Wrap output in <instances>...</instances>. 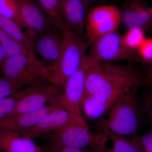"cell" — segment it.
<instances>
[{
    "label": "cell",
    "mask_w": 152,
    "mask_h": 152,
    "mask_svg": "<svg viewBox=\"0 0 152 152\" xmlns=\"http://www.w3.org/2000/svg\"><path fill=\"white\" fill-rule=\"evenodd\" d=\"M89 58L87 93L112 106L120 100L135 99L138 89L145 82L135 68L129 65L96 62Z\"/></svg>",
    "instance_id": "6da1fadb"
},
{
    "label": "cell",
    "mask_w": 152,
    "mask_h": 152,
    "mask_svg": "<svg viewBox=\"0 0 152 152\" xmlns=\"http://www.w3.org/2000/svg\"><path fill=\"white\" fill-rule=\"evenodd\" d=\"M3 76L23 87L50 83V71L32 53L7 57L0 66Z\"/></svg>",
    "instance_id": "7a4b0ae2"
},
{
    "label": "cell",
    "mask_w": 152,
    "mask_h": 152,
    "mask_svg": "<svg viewBox=\"0 0 152 152\" xmlns=\"http://www.w3.org/2000/svg\"><path fill=\"white\" fill-rule=\"evenodd\" d=\"M62 33L61 53L50 80V84L59 89H63L67 80L81 66L87 56L88 46V43L81 37L69 29Z\"/></svg>",
    "instance_id": "3957f363"
},
{
    "label": "cell",
    "mask_w": 152,
    "mask_h": 152,
    "mask_svg": "<svg viewBox=\"0 0 152 152\" xmlns=\"http://www.w3.org/2000/svg\"><path fill=\"white\" fill-rule=\"evenodd\" d=\"M135 99L117 101L100 119L96 133L127 137L134 134L139 128L140 112Z\"/></svg>",
    "instance_id": "277c9868"
},
{
    "label": "cell",
    "mask_w": 152,
    "mask_h": 152,
    "mask_svg": "<svg viewBox=\"0 0 152 152\" xmlns=\"http://www.w3.org/2000/svg\"><path fill=\"white\" fill-rule=\"evenodd\" d=\"M96 135L91 132L83 117H74L70 122L48 138V147H70L85 150L92 148Z\"/></svg>",
    "instance_id": "5b68a950"
},
{
    "label": "cell",
    "mask_w": 152,
    "mask_h": 152,
    "mask_svg": "<svg viewBox=\"0 0 152 152\" xmlns=\"http://www.w3.org/2000/svg\"><path fill=\"white\" fill-rule=\"evenodd\" d=\"M121 23V12L113 5L97 6L87 15L85 34L88 43L116 31Z\"/></svg>",
    "instance_id": "8992f818"
},
{
    "label": "cell",
    "mask_w": 152,
    "mask_h": 152,
    "mask_svg": "<svg viewBox=\"0 0 152 152\" xmlns=\"http://www.w3.org/2000/svg\"><path fill=\"white\" fill-rule=\"evenodd\" d=\"M91 45L88 56L96 62L132 61L134 57V51L126 47L123 35L117 31L97 39Z\"/></svg>",
    "instance_id": "52a82bcc"
},
{
    "label": "cell",
    "mask_w": 152,
    "mask_h": 152,
    "mask_svg": "<svg viewBox=\"0 0 152 152\" xmlns=\"http://www.w3.org/2000/svg\"><path fill=\"white\" fill-rule=\"evenodd\" d=\"M90 61L87 56L80 68L67 80L58 104L75 117H81L82 103L86 93L87 71Z\"/></svg>",
    "instance_id": "ba28073f"
},
{
    "label": "cell",
    "mask_w": 152,
    "mask_h": 152,
    "mask_svg": "<svg viewBox=\"0 0 152 152\" xmlns=\"http://www.w3.org/2000/svg\"><path fill=\"white\" fill-rule=\"evenodd\" d=\"M62 45V33L56 28L42 33L33 39V53L50 71L51 75L58 62Z\"/></svg>",
    "instance_id": "9c48e42d"
},
{
    "label": "cell",
    "mask_w": 152,
    "mask_h": 152,
    "mask_svg": "<svg viewBox=\"0 0 152 152\" xmlns=\"http://www.w3.org/2000/svg\"><path fill=\"white\" fill-rule=\"evenodd\" d=\"M59 89L51 84L35 85L28 94L17 103L8 117L16 114L36 111L53 104H58L62 93Z\"/></svg>",
    "instance_id": "30bf717a"
},
{
    "label": "cell",
    "mask_w": 152,
    "mask_h": 152,
    "mask_svg": "<svg viewBox=\"0 0 152 152\" xmlns=\"http://www.w3.org/2000/svg\"><path fill=\"white\" fill-rule=\"evenodd\" d=\"M18 1L24 29L31 39H33L36 36L56 28L49 21L37 2Z\"/></svg>",
    "instance_id": "8fae6325"
},
{
    "label": "cell",
    "mask_w": 152,
    "mask_h": 152,
    "mask_svg": "<svg viewBox=\"0 0 152 152\" xmlns=\"http://www.w3.org/2000/svg\"><path fill=\"white\" fill-rule=\"evenodd\" d=\"M74 117L64 108L59 107L48 114L34 126L20 134L34 140L59 130L70 122Z\"/></svg>",
    "instance_id": "7c38bea8"
},
{
    "label": "cell",
    "mask_w": 152,
    "mask_h": 152,
    "mask_svg": "<svg viewBox=\"0 0 152 152\" xmlns=\"http://www.w3.org/2000/svg\"><path fill=\"white\" fill-rule=\"evenodd\" d=\"M94 145L97 152H143L138 137L132 139L111 134L96 133Z\"/></svg>",
    "instance_id": "4fadbf2b"
},
{
    "label": "cell",
    "mask_w": 152,
    "mask_h": 152,
    "mask_svg": "<svg viewBox=\"0 0 152 152\" xmlns=\"http://www.w3.org/2000/svg\"><path fill=\"white\" fill-rule=\"evenodd\" d=\"M60 106L53 104L36 111L27 112L13 115L0 119V127L20 134L36 126L52 111Z\"/></svg>",
    "instance_id": "5bb4252c"
},
{
    "label": "cell",
    "mask_w": 152,
    "mask_h": 152,
    "mask_svg": "<svg viewBox=\"0 0 152 152\" xmlns=\"http://www.w3.org/2000/svg\"><path fill=\"white\" fill-rule=\"evenodd\" d=\"M61 11L67 28L80 37L84 34L87 8L82 0H59Z\"/></svg>",
    "instance_id": "9a60e30c"
},
{
    "label": "cell",
    "mask_w": 152,
    "mask_h": 152,
    "mask_svg": "<svg viewBox=\"0 0 152 152\" xmlns=\"http://www.w3.org/2000/svg\"><path fill=\"white\" fill-rule=\"evenodd\" d=\"M150 7L144 0H128L121 12V23L127 30L149 27L151 15Z\"/></svg>",
    "instance_id": "2e32d148"
},
{
    "label": "cell",
    "mask_w": 152,
    "mask_h": 152,
    "mask_svg": "<svg viewBox=\"0 0 152 152\" xmlns=\"http://www.w3.org/2000/svg\"><path fill=\"white\" fill-rule=\"evenodd\" d=\"M0 151L2 152H44L33 141L20 133L0 127Z\"/></svg>",
    "instance_id": "e0dca14e"
},
{
    "label": "cell",
    "mask_w": 152,
    "mask_h": 152,
    "mask_svg": "<svg viewBox=\"0 0 152 152\" xmlns=\"http://www.w3.org/2000/svg\"><path fill=\"white\" fill-rule=\"evenodd\" d=\"M111 106L107 103L98 99L86 92L82 102V110L89 119H100Z\"/></svg>",
    "instance_id": "ac0fdd59"
},
{
    "label": "cell",
    "mask_w": 152,
    "mask_h": 152,
    "mask_svg": "<svg viewBox=\"0 0 152 152\" xmlns=\"http://www.w3.org/2000/svg\"><path fill=\"white\" fill-rule=\"evenodd\" d=\"M49 21L61 32L67 28L63 19L59 0H37Z\"/></svg>",
    "instance_id": "d6986e66"
},
{
    "label": "cell",
    "mask_w": 152,
    "mask_h": 152,
    "mask_svg": "<svg viewBox=\"0 0 152 152\" xmlns=\"http://www.w3.org/2000/svg\"><path fill=\"white\" fill-rule=\"evenodd\" d=\"M0 28L33 53V40L18 23L12 19L0 15Z\"/></svg>",
    "instance_id": "ffe728a7"
},
{
    "label": "cell",
    "mask_w": 152,
    "mask_h": 152,
    "mask_svg": "<svg viewBox=\"0 0 152 152\" xmlns=\"http://www.w3.org/2000/svg\"><path fill=\"white\" fill-rule=\"evenodd\" d=\"M0 44L7 57L20 54H33L23 45L9 35L1 28Z\"/></svg>",
    "instance_id": "44dd1931"
},
{
    "label": "cell",
    "mask_w": 152,
    "mask_h": 152,
    "mask_svg": "<svg viewBox=\"0 0 152 152\" xmlns=\"http://www.w3.org/2000/svg\"><path fill=\"white\" fill-rule=\"evenodd\" d=\"M0 15L12 19L24 29L18 0H0Z\"/></svg>",
    "instance_id": "7402d4cb"
},
{
    "label": "cell",
    "mask_w": 152,
    "mask_h": 152,
    "mask_svg": "<svg viewBox=\"0 0 152 152\" xmlns=\"http://www.w3.org/2000/svg\"><path fill=\"white\" fill-rule=\"evenodd\" d=\"M144 29L134 27L127 30L123 35V41L127 48L134 51L137 50L145 39Z\"/></svg>",
    "instance_id": "603a6c76"
},
{
    "label": "cell",
    "mask_w": 152,
    "mask_h": 152,
    "mask_svg": "<svg viewBox=\"0 0 152 152\" xmlns=\"http://www.w3.org/2000/svg\"><path fill=\"white\" fill-rule=\"evenodd\" d=\"M31 89L30 86L24 88L15 94L0 102V119L8 115L15 108L18 102L28 94Z\"/></svg>",
    "instance_id": "cb8c5ba5"
},
{
    "label": "cell",
    "mask_w": 152,
    "mask_h": 152,
    "mask_svg": "<svg viewBox=\"0 0 152 152\" xmlns=\"http://www.w3.org/2000/svg\"><path fill=\"white\" fill-rule=\"evenodd\" d=\"M24 88L4 76L0 77V102L15 94Z\"/></svg>",
    "instance_id": "d4e9b609"
},
{
    "label": "cell",
    "mask_w": 152,
    "mask_h": 152,
    "mask_svg": "<svg viewBox=\"0 0 152 152\" xmlns=\"http://www.w3.org/2000/svg\"><path fill=\"white\" fill-rule=\"evenodd\" d=\"M137 50L142 61L145 63L152 62V38H146Z\"/></svg>",
    "instance_id": "484cf974"
},
{
    "label": "cell",
    "mask_w": 152,
    "mask_h": 152,
    "mask_svg": "<svg viewBox=\"0 0 152 152\" xmlns=\"http://www.w3.org/2000/svg\"><path fill=\"white\" fill-rule=\"evenodd\" d=\"M141 107L150 122L152 124V92L145 93L143 96Z\"/></svg>",
    "instance_id": "4316f807"
},
{
    "label": "cell",
    "mask_w": 152,
    "mask_h": 152,
    "mask_svg": "<svg viewBox=\"0 0 152 152\" xmlns=\"http://www.w3.org/2000/svg\"><path fill=\"white\" fill-rule=\"evenodd\" d=\"M138 138L143 152H152V132Z\"/></svg>",
    "instance_id": "83f0119b"
},
{
    "label": "cell",
    "mask_w": 152,
    "mask_h": 152,
    "mask_svg": "<svg viewBox=\"0 0 152 152\" xmlns=\"http://www.w3.org/2000/svg\"><path fill=\"white\" fill-rule=\"evenodd\" d=\"M44 152H86L85 150L70 147H48Z\"/></svg>",
    "instance_id": "f1b7e54d"
},
{
    "label": "cell",
    "mask_w": 152,
    "mask_h": 152,
    "mask_svg": "<svg viewBox=\"0 0 152 152\" xmlns=\"http://www.w3.org/2000/svg\"><path fill=\"white\" fill-rule=\"evenodd\" d=\"M150 64L146 74V78L145 80L147 84L152 89V62Z\"/></svg>",
    "instance_id": "f546056e"
},
{
    "label": "cell",
    "mask_w": 152,
    "mask_h": 152,
    "mask_svg": "<svg viewBox=\"0 0 152 152\" xmlns=\"http://www.w3.org/2000/svg\"><path fill=\"white\" fill-rule=\"evenodd\" d=\"M7 58V56L4 52L2 47L0 44V66Z\"/></svg>",
    "instance_id": "4dcf8cb0"
},
{
    "label": "cell",
    "mask_w": 152,
    "mask_h": 152,
    "mask_svg": "<svg viewBox=\"0 0 152 152\" xmlns=\"http://www.w3.org/2000/svg\"><path fill=\"white\" fill-rule=\"evenodd\" d=\"M82 1L85 4V6H86L87 8L88 7H89L93 4L95 0H82Z\"/></svg>",
    "instance_id": "1f68e13d"
},
{
    "label": "cell",
    "mask_w": 152,
    "mask_h": 152,
    "mask_svg": "<svg viewBox=\"0 0 152 152\" xmlns=\"http://www.w3.org/2000/svg\"><path fill=\"white\" fill-rule=\"evenodd\" d=\"M85 151L86 152H97L94 151V150L88 148L87 149L85 150Z\"/></svg>",
    "instance_id": "d6a6232c"
},
{
    "label": "cell",
    "mask_w": 152,
    "mask_h": 152,
    "mask_svg": "<svg viewBox=\"0 0 152 152\" xmlns=\"http://www.w3.org/2000/svg\"><path fill=\"white\" fill-rule=\"evenodd\" d=\"M152 27V15H151V22H150L149 27Z\"/></svg>",
    "instance_id": "836d02e7"
},
{
    "label": "cell",
    "mask_w": 152,
    "mask_h": 152,
    "mask_svg": "<svg viewBox=\"0 0 152 152\" xmlns=\"http://www.w3.org/2000/svg\"><path fill=\"white\" fill-rule=\"evenodd\" d=\"M150 13H151V15H152V6L150 8Z\"/></svg>",
    "instance_id": "e575fe53"
},
{
    "label": "cell",
    "mask_w": 152,
    "mask_h": 152,
    "mask_svg": "<svg viewBox=\"0 0 152 152\" xmlns=\"http://www.w3.org/2000/svg\"><path fill=\"white\" fill-rule=\"evenodd\" d=\"M0 152H1V151H0Z\"/></svg>",
    "instance_id": "d590c367"
}]
</instances>
